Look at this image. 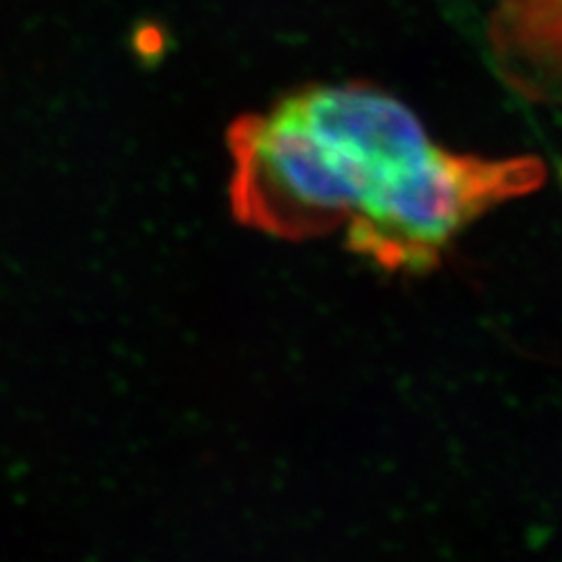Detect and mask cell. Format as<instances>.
<instances>
[{
  "mask_svg": "<svg viewBox=\"0 0 562 562\" xmlns=\"http://www.w3.org/2000/svg\"><path fill=\"white\" fill-rule=\"evenodd\" d=\"M547 167L532 155L481 157L434 146L413 171L347 223V246L390 272H429L448 244L492 206L541 186Z\"/></svg>",
  "mask_w": 562,
  "mask_h": 562,
  "instance_id": "obj_1",
  "label": "cell"
},
{
  "mask_svg": "<svg viewBox=\"0 0 562 562\" xmlns=\"http://www.w3.org/2000/svg\"><path fill=\"white\" fill-rule=\"evenodd\" d=\"M235 162L231 204L239 223L281 239H314L347 225L368 190L357 155L303 127L277 105L227 130Z\"/></svg>",
  "mask_w": 562,
  "mask_h": 562,
  "instance_id": "obj_2",
  "label": "cell"
},
{
  "mask_svg": "<svg viewBox=\"0 0 562 562\" xmlns=\"http://www.w3.org/2000/svg\"><path fill=\"white\" fill-rule=\"evenodd\" d=\"M487 41L512 90L562 105V0H497Z\"/></svg>",
  "mask_w": 562,
  "mask_h": 562,
  "instance_id": "obj_3",
  "label": "cell"
}]
</instances>
